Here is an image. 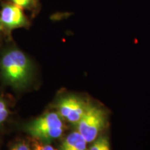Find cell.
<instances>
[{"label":"cell","instance_id":"cell-1","mask_svg":"<svg viewBox=\"0 0 150 150\" xmlns=\"http://www.w3.org/2000/svg\"><path fill=\"white\" fill-rule=\"evenodd\" d=\"M1 76L6 82L16 88H22L29 83L32 74L31 61L18 50H9L0 62Z\"/></svg>","mask_w":150,"mask_h":150},{"label":"cell","instance_id":"cell-2","mask_svg":"<svg viewBox=\"0 0 150 150\" xmlns=\"http://www.w3.org/2000/svg\"><path fill=\"white\" fill-rule=\"evenodd\" d=\"M26 130L33 138L44 143H50L61 136L64 125L58 112H50L28 124Z\"/></svg>","mask_w":150,"mask_h":150},{"label":"cell","instance_id":"cell-3","mask_svg":"<svg viewBox=\"0 0 150 150\" xmlns=\"http://www.w3.org/2000/svg\"><path fill=\"white\" fill-rule=\"evenodd\" d=\"M106 116L102 108L90 104L87 111L76 124L77 131L88 143L93 142L104 129Z\"/></svg>","mask_w":150,"mask_h":150},{"label":"cell","instance_id":"cell-4","mask_svg":"<svg viewBox=\"0 0 150 150\" xmlns=\"http://www.w3.org/2000/svg\"><path fill=\"white\" fill-rule=\"evenodd\" d=\"M90 104L75 95H67L58 101L56 108L62 119L76 125L87 111Z\"/></svg>","mask_w":150,"mask_h":150},{"label":"cell","instance_id":"cell-5","mask_svg":"<svg viewBox=\"0 0 150 150\" xmlns=\"http://www.w3.org/2000/svg\"><path fill=\"white\" fill-rule=\"evenodd\" d=\"M0 20L1 24L10 29L22 27L26 24V18L22 8L16 4L7 5L4 7Z\"/></svg>","mask_w":150,"mask_h":150},{"label":"cell","instance_id":"cell-6","mask_svg":"<svg viewBox=\"0 0 150 150\" xmlns=\"http://www.w3.org/2000/svg\"><path fill=\"white\" fill-rule=\"evenodd\" d=\"M87 143L80 133L73 131L63 140L61 150H87Z\"/></svg>","mask_w":150,"mask_h":150},{"label":"cell","instance_id":"cell-7","mask_svg":"<svg viewBox=\"0 0 150 150\" xmlns=\"http://www.w3.org/2000/svg\"><path fill=\"white\" fill-rule=\"evenodd\" d=\"M89 150H110L108 138L105 136H100L96 138Z\"/></svg>","mask_w":150,"mask_h":150},{"label":"cell","instance_id":"cell-8","mask_svg":"<svg viewBox=\"0 0 150 150\" xmlns=\"http://www.w3.org/2000/svg\"><path fill=\"white\" fill-rule=\"evenodd\" d=\"M8 115V106L5 101L0 97V125L7 119Z\"/></svg>","mask_w":150,"mask_h":150},{"label":"cell","instance_id":"cell-9","mask_svg":"<svg viewBox=\"0 0 150 150\" xmlns=\"http://www.w3.org/2000/svg\"><path fill=\"white\" fill-rule=\"evenodd\" d=\"M34 150H58L52 147V145H49L48 143H44V142H35L33 145Z\"/></svg>","mask_w":150,"mask_h":150},{"label":"cell","instance_id":"cell-10","mask_svg":"<svg viewBox=\"0 0 150 150\" xmlns=\"http://www.w3.org/2000/svg\"><path fill=\"white\" fill-rule=\"evenodd\" d=\"M11 150H31L29 146L26 142H18L13 147L11 148Z\"/></svg>","mask_w":150,"mask_h":150},{"label":"cell","instance_id":"cell-11","mask_svg":"<svg viewBox=\"0 0 150 150\" xmlns=\"http://www.w3.org/2000/svg\"><path fill=\"white\" fill-rule=\"evenodd\" d=\"M15 4L21 7V8H26V7L29 6L31 4V0H13Z\"/></svg>","mask_w":150,"mask_h":150},{"label":"cell","instance_id":"cell-12","mask_svg":"<svg viewBox=\"0 0 150 150\" xmlns=\"http://www.w3.org/2000/svg\"><path fill=\"white\" fill-rule=\"evenodd\" d=\"M1 29V20H0V30Z\"/></svg>","mask_w":150,"mask_h":150}]
</instances>
